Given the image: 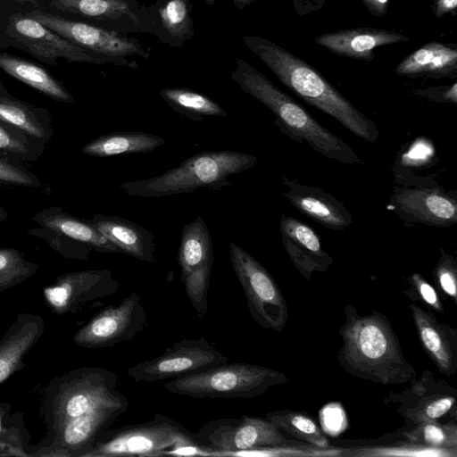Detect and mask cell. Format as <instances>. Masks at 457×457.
Returning a JSON list of instances; mask_svg holds the SVG:
<instances>
[{
	"mask_svg": "<svg viewBox=\"0 0 457 457\" xmlns=\"http://www.w3.org/2000/svg\"><path fill=\"white\" fill-rule=\"evenodd\" d=\"M0 68L55 101L67 104L74 102L65 87L46 70L30 62L9 54H0Z\"/></svg>",
	"mask_w": 457,
	"mask_h": 457,
	"instance_id": "cell-30",
	"label": "cell"
},
{
	"mask_svg": "<svg viewBox=\"0 0 457 457\" xmlns=\"http://www.w3.org/2000/svg\"><path fill=\"white\" fill-rule=\"evenodd\" d=\"M264 418L278 430L286 431L303 443L320 448L330 447L317 423L308 413L285 409L269 412Z\"/></svg>",
	"mask_w": 457,
	"mask_h": 457,
	"instance_id": "cell-32",
	"label": "cell"
},
{
	"mask_svg": "<svg viewBox=\"0 0 457 457\" xmlns=\"http://www.w3.org/2000/svg\"><path fill=\"white\" fill-rule=\"evenodd\" d=\"M253 53L290 90L309 104L339 121L358 137L376 142V124L360 112L315 68L279 45L259 36L242 37Z\"/></svg>",
	"mask_w": 457,
	"mask_h": 457,
	"instance_id": "cell-3",
	"label": "cell"
},
{
	"mask_svg": "<svg viewBox=\"0 0 457 457\" xmlns=\"http://www.w3.org/2000/svg\"><path fill=\"white\" fill-rule=\"evenodd\" d=\"M413 94L437 103L457 104V82L448 86H437L424 89H415Z\"/></svg>",
	"mask_w": 457,
	"mask_h": 457,
	"instance_id": "cell-41",
	"label": "cell"
},
{
	"mask_svg": "<svg viewBox=\"0 0 457 457\" xmlns=\"http://www.w3.org/2000/svg\"><path fill=\"white\" fill-rule=\"evenodd\" d=\"M29 16L73 44L95 53L114 57L139 55L146 59L150 56V48L128 34L41 11H34Z\"/></svg>",
	"mask_w": 457,
	"mask_h": 457,
	"instance_id": "cell-13",
	"label": "cell"
},
{
	"mask_svg": "<svg viewBox=\"0 0 457 457\" xmlns=\"http://www.w3.org/2000/svg\"><path fill=\"white\" fill-rule=\"evenodd\" d=\"M401 392H390L385 403H393L406 422L416 424L435 420L455 410L457 391L434 372L425 370Z\"/></svg>",
	"mask_w": 457,
	"mask_h": 457,
	"instance_id": "cell-14",
	"label": "cell"
},
{
	"mask_svg": "<svg viewBox=\"0 0 457 457\" xmlns=\"http://www.w3.org/2000/svg\"><path fill=\"white\" fill-rule=\"evenodd\" d=\"M409 308L423 350L441 374L452 377L457 371L456 328L413 303Z\"/></svg>",
	"mask_w": 457,
	"mask_h": 457,
	"instance_id": "cell-20",
	"label": "cell"
},
{
	"mask_svg": "<svg viewBox=\"0 0 457 457\" xmlns=\"http://www.w3.org/2000/svg\"><path fill=\"white\" fill-rule=\"evenodd\" d=\"M389 207L407 223L450 227L457 222L456 199L436 187L395 188Z\"/></svg>",
	"mask_w": 457,
	"mask_h": 457,
	"instance_id": "cell-17",
	"label": "cell"
},
{
	"mask_svg": "<svg viewBox=\"0 0 457 457\" xmlns=\"http://www.w3.org/2000/svg\"><path fill=\"white\" fill-rule=\"evenodd\" d=\"M436 18H442L445 14H456L457 0H434L432 5Z\"/></svg>",
	"mask_w": 457,
	"mask_h": 457,
	"instance_id": "cell-43",
	"label": "cell"
},
{
	"mask_svg": "<svg viewBox=\"0 0 457 457\" xmlns=\"http://www.w3.org/2000/svg\"><path fill=\"white\" fill-rule=\"evenodd\" d=\"M151 34L160 43L181 47L195 34L190 0H154L146 6Z\"/></svg>",
	"mask_w": 457,
	"mask_h": 457,
	"instance_id": "cell-24",
	"label": "cell"
},
{
	"mask_svg": "<svg viewBox=\"0 0 457 457\" xmlns=\"http://www.w3.org/2000/svg\"><path fill=\"white\" fill-rule=\"evenodd\" d=\"M284 196L301 213L325 228L343 230L353 223L350 211L334 195L320 187L302 185L283 178Z\"/></svg>",
	"mask_w": 457,
	"mask_h": 457,
	"instance_id": "cell-21",
	"label": "cell"
},
{
	"mask_svg": "<svg viewBox=\"0 0 457 457\" xmlns=\"http://www.w3.org/2000/svg\"><path fill=\"white\" fill-rule=\"evenodd\" d=\"M199 451L204 452L193 433L175 420L156 413L149 421L105 429L86 457L160 456Z\"/></svg>",
	"mask_w": 457,
	"mask_h": 457,
	"instance_id": "cell-6",
	"label": "cell"
},
{
	"mask_svg": "<svg viewBox=\"0 0 457 457\" xmlns=\"http://www.w3.org/2000/svg\"><path fill=\"white\" fill-rule=\"evenodd\" d=\"M46 144L21 130L0 121V155L15 162H36Z\"/></svg>",
	"mask_w": 457,
	"mask_h": 457,
	"instance_id": "cell-33",
	"label": "cell"
},
{
	"mask_svg": "<svg viewBox=\"0 0 457 457\" xmlns=\"http://www.w3.org/2000/svg\"><path fill=\"white\" fill-rule=\"evenodd\" d=\"M344 311L337 361L347 373L384 386L403 385L416 378V370L405 359L386 316L378 311L360 315L349 303Z\"/></svg>",
	"mask_w": 457,
	"mask_h": 457,
	"instance_id": "cell-2",
	"label": "cell"
},
{
	"mask_svg": "<svg viewBox=\"0 0 457 457\" xmlns=\"http://www.w3.org/2000/svg\"><path fill=\"white\" fill-rule=\"evenodd\" d=\"M360 457H456L457 448H437L408 443L391 446H374L343 452L341 456Z\"/></svg>",
	"mask_w": 457,
	"mask_h": 457,
	"instance_id": "cell-35",
	"label": "cell"
},
{
	"mask_svg": "<svg viewBox=\"0 0 457 457\" xmlns=\"http://www.w3.org/2000/svg\"><path fill=\"white\" fill-rule=\"evenodd\" d=\"M117 385L118 375L100 367H80L54 378L42 397L46 435L31 456L86 457L129 407Z\"/></svg>",
	"mask_w": 457,
	"mask_h": 457,
	"instance_id": "cell-1",
	"label": "cell"
},
{
	"mask_svg": "<svg viewBox=\"0 0 457 457\" xmlns=\"http://www.w3.org/2000/svg\"><path fill=\"white\" fill-rule=\"evenodd\" d=\"M55 8L123 34L149 33L146 6L137 0H53Z\"/></svg>",
	"mask_w": 457,
	"mask_h": 457,
	"instance_id": "cell-18",
	"label": "cell"
},
{
	"mask_svg": "<svg viewBox=\"0 0 457 457\" xmlns=\"http://www.w3.org/2000/svg\"><path fill=\"white\" fill-rule=\"evenodd\" d=\"M395 73L410 78L455 79L457 48L455 46L429 42L405 56L396 66Z\"/></svg>",
	"mask_w": 457,
	"mask_h": 457,
	"instance_id": "cell-26",
	"label": "cell"
},
{
	"mask_svg": "<svg viewBox=\"0 0 457 457\" xmlns=\"http://www.w3.org/2000/svg\"><path fill=\"white\" fill-rule=\"evenodd\" d=\"M159 94L172 110L195 121H202L205 117L228 116L219 104L191 89L168 87L161 89Z\"/></svg>",
	"mask_w": 457,
	"mask_h": 457,
	"instance_id": "cell-31",
	"label": "cell"
},
{
	"mask_svg": "<svg viewBox=\"0 0 457 457\" xmlns=\"http://www.w3.org/2000/svg\"><path fill=\"white\" fill-rule=\"evenodd\" d=\"M11 24L17 39L41 59L62 57L69 62L109 63L132 69L138 67L136 61L126 57L109 56L82 48L29 16L14 17Z\"/></svg>",
	"mask_w": 457,
	"mask_h": 457,
	"instance_id": "cell-16",
	"label": "cell"
},
{
	"mask_svg": "<svg viewBox=\"0 0 457 457\" xmlns=\"http://www.w3.org/2000/svg\"><path fill=\"white\" fill-rule=\"evenodd\" d=\"M409 288L405 295L416 301H421L433 311L444 312L445 308L435 288L420 273H412L407 279Z\"/></svg>",
	"mask_w": 457,
	"mask_h": 457,
	"instance_id": "cell-40",
	"label": "cell"
},
{
	"mask_svg": "<svg viewBox=\"0 0 457 457\" xmlns=\"http://www.w3.org/2000/svg\"><path fill=\"white\" fill-rule=\"evenodd\" d=\"M389 1L390 0H361L370 13L377 17H383L386 14Z\"/></svg>",
	"mask_w": 457,
	"mask_h": 457,
	"instance_id": "cell-44",
	"label": "cell"
},
{
	"mask_svg": "<svg viewBox=\"0 0 457 457\" xmlns=\"http://www.w3.org/2000/svg\"><path fill=\"white\" fill-rule=\"evenodd\" d=\"M326 0H292L293 7L299 16L320 11Z\"/></svg>",
	"mask_w": 457,
	"mask_h": 457,
	"instance_id": "cell-42",
	"label": "cell"
},
{
	"mask_svg": "<svg viewBox=\"0 0 457 457\" xmlns=\"http://www.w3.org/2000/svg\"><path fill=\"white\" fill-rule=\"evenodd\" d=\"M279 231L284 249L301 276L310 280L313 272H326L333 263L316 231L308 224L281 215Z\"/></svg>",
	"mask_w": 457,
	"mask_h": 457,
	"instance_id": "cell-19",
	"label": "cell"
},
{
	"mask_svg": "<svg viewBox=\"0 0 457 457\" xmlns=\"http://www.w3.org/2000/svg\"><path fill=\"white\" fill-rule=\"evenodd\" d=\"M213 259L210 231L204 218L198 216L182 228L178 262L187 296L199 320L205 317L209 309L208 291Z\"/></svg>",
	"mask_w": 457,
	"mask_h": 457,
	"instance_id": "cell-10",
	"label": "cell"
},
{
	"mask_svg": "<svg viewBox=\"0 0 457 457\" xmlns=\"http://www.w3.org/2000/svg\"><path fill=\"white\" fill-rule=\"evenodd\" d=\"M120 287L109 270L64 273L43 290L48 308L57 315L76 313L87 303L117 293Z\"/></svg>",
	"mask_w": 457,
	"mask_h": 457,
	"instance_id": "cell-15",
	"label": "cell"
},
{
	"mask_svg": "<svg viewBox=\"0 0 457 457\" xmlns=\"http://www.w3.org/2000/svg\"><path fill=\"white\" fill-rule=\"evenodd\" d=\"M194 437L204 452L228 454L258 448L306 444L285 437L265 418L248 415H243L239 419L222 418L210 420L194 434Z\"/></svg>",
	"mask_w": 457,
	"mask_h": 457,
	"instance_id": "cell-9",
	"label": "cell"
},
{
	"mask_svg": "<svg viewBox=\"0 0 457 457\" xmlns=\"http://www.w3.org/2000/svg\"><path fill=\"white\" fill-rule=\"evenodd\" d=\"M408 443L437 448H457L455 421L440 422L437 420L412 424L403 432Z\"/></svg>",
	"mask_w": 457,
	"mask_h": 457,
	"instance_id": "cell-34",
	"label": "cell"
},
{
	"mask_svg": "<svg viewBox=\"0 0 457 457\" xmlns=\"http://www.w3.org/2000/svg\"><path fill=\"white\" fill-rule=\"evenodd\" d=\"M166 140L145 132H113L101 136L81 148L87 155L109 157L127 154H146L164 145Z\"/></svg>",
	"mask_w": 457,
	"mask_h": 457,
	"instance_id": "cell-29",
	"label": "cell"
},
{
	"mask_svg": "<svg viewBox=\"0 0 457 457\" xmlns=\"http://www.w3.org/2000/svg\"><path fill=\"white\" fill-rule=\"evenodd\" d=\"M32 220L40 227L54 230L91 250L106 253H121L120 249L86 220L70 215L59 207L45 209Z\"/></svg>",
	"mask_w": 457,
	"mask_h": 457,
	"instance_id": "cell-27",
	"label": "cell"
},
{
	"mask_svg": "<svg viewBox=\"0 0 457 457\" xmlns=\"http://www.w3.org/2000/svg\"><path fill=\"white\" fill-rule=\"evenodd\" d=\"M205 3L209 5V6H212L214 4V3L217 1V0H204Z\"/></svg>",
	"mask_w": 457,
	"mask_h": 457,
	"instance_id": "cell-48",
	"label": "cell"
},
{
	"mask_svg": "<svg viewBox=\"0 0 457 457\" xmlns=\"http://www.w3.org/2000/svg\"><path fill=\"white\" fill-rule=\"evenodd\" d=\"M0 183L26 187H41L43 186L39 179L23 163L12 162L1 155Z\"/></svg>",
	"mask_w": 457,
	"mask_h": 457,
	"instance_id": "cell-39",
	"label": "cell"
},
{
	"mask_svg": "<svg viewBox=\"0 0 457 457\" xmlns=\"http://www.w3.org/2000/svg\"><path fill=\"white\" fill-rule=\"evenodd\" d=\"M231 79L240 88L265 105L278 129L292 140L307 143L319 154L346 164L363 161L343 139L320 124L301 104L271 83L243 59H235Z\"/></svg>",
	"mask_w": 457,
	"mask_h": 457,
	"instance_id": "cell-4",
	"label": "cell"
},
{
	"mask_svg": "<svg viewBox=\"0 0 457 457\" xmlns=\"http://www.w3.org/2000/svg\"><path fill=\"white\" fill-rule=\"evenodd\" d=\"M228 357L204 337L187 338L161 355L135 364L127 374L136 382H155L196 373L225 363Z\"/></svg>",
	"mask_w": 457,
	"mask_h": 457,
	"instance_id": "cell-11",
	"label": "cell"
},
{
	"mask_svg": "<svg viewBox=\"0 0 457 457\" xmlns=\"http://www.w3.org/2000/svg\"><path fill=\"white\" fill-rule=\"evenodd\" d=\"M38 270L37 263L28 261L15 248H0V292L32 277Z\"/></svg>",
	"mask_w": 457,
	"mask_h": 457,
	"instance_id": "cell-36",
	"label": "cell"
},
{
	"mask_svg": "<svg viewBox=\"0 0 457 457\" xmlns=\"http://www.w3.org/2000/svg\"><path fill=\"white\" fill-rule=\"evenodd\" d=\"M28 232L46 241L53 249L66 258L87 261L90 257L92 250L89 247L54 230L40 227L29 229Z\"/></svg>",
	"mask_w": 457,
	"mask_h": 457,
	"instance_id": "cell-37",
	"label": "cell"
},
{
	"mask_svg": "<svg viewBox=\"0 0 457 457\" xmlns=\"http://www.w3.org/2000/svg\"><path fill=\"white\" fill-rule=\"evenodd\" d=\"M0 121L11 125L46 145L53 134L50 112L10 96H0Z\"/></svg>",
	"mask_w": 457,
	"mask_h": 457,
	"instance_id": "cell-28",
	"label": "cell"
},
{
	"mask_svg": "<svg viewBox=\"0 0 457 457\" xmlns=\"http://www.w3.org/2000/svg\"><path fill=\"white\" fill-rule=\"evenodd\" d=\"M121 252L137 260L154 262L155 243L153 233L137 223L125 218L96 214L87 219Z\"/></svg>",
	"mask_w": 457,
	"mask_h": 457,
	"instance_id": "cell-25",
	"label": "cell"
},
{
	"mask_svg": "<svg viewBox=\"0 0 457 457\" xmlns=\"http://www.w3.org/2000/svg\"><path fill=\"white\" fill-rule=\"evenodd\" d=\"M11 410V405L8 403H0V438L4 430V427L5 422L9 417V412ZM1 456V453H0Z\"/></svg>",
	"mask_w": 457,
	"mask_h": 457,
	"instance_id": "cell-45",
	"label": "cell"
},
{
	"mask_svg": "<svg viewBox=\"0 0 457 457\" xmlns=\"http://www.w3.org/2000/svg\"><path fill=\"white\" fill-rule=\"evenodd\" d=\"M440 290L457 302V261L451 254L441 250V255L433 271Z\"/></svg>",
	"mask_w": 457,
	"mask_h": 457,
	"instance_id": "cell-38",
	"label": "cell"
},
{
	"mask_svg": "<svg viewBox=\"0 0 457 457\" xmlns=\"http://www.w3.org/2000/svg\"><path fill=\"white\" fill-rule=\"evenodd\" d=\"M7 218L8 214L4 208L0 207V222L5 220Z\"/></svg>",
	"mask_w": 457,
	"mask_h": 457,
	"instance_id": "cell-47",
	"label": "cell"
},
{
	"mask_svg": "<svg viewBox=\"0 0 457 457\" xmlns=\"http://www.w3.org/2000/svg\"><path fill=\"white\" fill-rule=\"evenodd\" d=\"M233 4L238 10H244L245 7L253 4L255 0H231Z\"/></svg>",
	"mask_w": 457,
	"mask_h": 457,
	"instance_id": "cell-46",
	"label": "cell"
},
{
	"mask_svg": "<svg viewBox=\"0 0 457 457\" xmlns=\"http://www.w3.org/2000/svg\"><path fill=\"white\" fill-rule=\"evenodd\" d=\"M250 154L236 151H203L179 166L146 179L121 182L119 187L138 197H161L200 189L222 190L231 186L228 177L240 174L256 163Z\"/></svg>",
	"mask_w": 457,
	"mask_h": 457,
	"instance_id": "cell-5",
	"label": "cell"
},
{
	"mask_svg": "<svg viewBox=\"0 0 457 457\" xmlns=\"http://www.w3.org/2000/svg\"><path fill=\"white\" fill-rule=\"evenodd\" d=\"M148 326L147 314L141 297L136 292L118 305H110L97 312L72 337L75 345L104 348L136 339Z\"/></svg>",
	"mask_w": 457,
	"mask_h": 457,
	"instance_id": "cell-12",
	"label": "cell"
},
{
	"mask_svg": "<svg viewBox=\"0 0 457 457\" xmlns=\"http://www.w3.org/2000/svg\"><path fill=\"white\" fill-rule=\"evenodd\" d=\"M288 381L273 369L251 363H222L166 382L168 392L192 398H253Z\"/></svg>",
	"mask_w": 457,
	"mask_h": 457,
	"instance_id": "cell-7",
	"label": "cell"
},
{
	"mask_svg": "<svg viewBox=\"0 0 457 457\" xmlns=\"http://www.w3.org/2000/svg\"><path fill=\"white\" fill-rule=\"evenodd\" d=\"M410 37L377 28H355L324 33L314 41L331 53L347 58L371 62L374 49L381 46L408 42Z\"/></svg>",
	"mask_w": 457,
	"mask_h": 457,
	"instance_id": "cell-22",
	"label": "cell"
},
{
	"mask_svg": "<svg viewBox=\"0 0 457 457\" xmlns=\"http://www.w3.org/2000/svg\"><path fill=\"white\" fill-rule=\"evenodd\" d=\"M230 262L253 320L266 330L281 332L288 320L287 303L267 269L236 243L228 242Z\"/></svg>",
	"mask_w": 457,
	"mask_h": 457,
	"instance_id": "cell-8",
	"label": "cell"
},
{
	"mask_svg": "<svg viewBox=\"0 0 457 457\" xmlns=\"http://www.w3.org/2000/svg\"><path fill=\"white\" fill-rule=\"evenodd\" d=\"M45 331L38 314L19 313L0 340V384L25 366L24 358Z\"/></svg>",
	"mask_w": 457,
	"mask_h": 457,
	"instance_id": "cell-23",
	"label": "cell"
}]
</instances>
